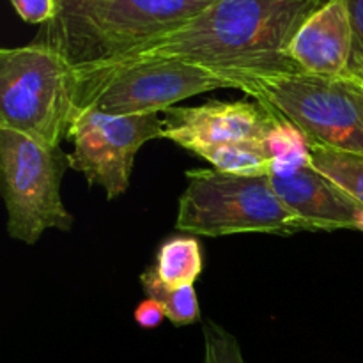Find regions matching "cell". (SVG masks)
I'll return each instance as SVG.
<instances>
[{
    "label": "cell",
    "mask_w": 363,
    "mask_h": 363,
    "mask_svg": "<svg viewBox=\"0 0 363 363\" xmlns=\"http://www.w3.org/2000/svg\"><path fill=\"white\" fill-rule=\"evenodd\" d=\"M77 73L69 57L39 41L0 50V128L60 147L77 113Z\"/></svg>",
    "instance_id": "2"
},
{
    "label": "cell",
    "mask_w": 363,
    "mask_h": 363,
    "mask_svg": "<svg viewBox=\"0 0 363 363\" xmlns=\"http://www.w3.org/2000/svg\"><path fill=\"white\" fill-rule=\"evenodd\" d=\"M177 204V230L190 236L303 233L307 223L277 197L269 177H243L216 169L186 172Z\"/></svg>",
    "instance_id": "4"
},
{
    "label": "cell",
    "mask_w": 363,
    "mask_h": 363,
    "mask_svg": "<svg viewBox=\"0 0 363 363\" xmlns=\"http://www.w3.org/2000/svg\"><path fill=\"white\" fill-rule=\"evenodd\" d=\"M216 0H91L57 48L74 66L119 57L204 13Z\"/></svg>",
    "instance_id": "7"
},
{
    "label": "cell",
    "mask_w": 363,
    "mask_h": 363,
    "mask_svg": "<svg viewBox=\"0 0 363 363\" xmlns=\"http://www.w3.org/2000/svg\"><path fill=\"white\" fill-rule=\"evenodd\" d=\"M204 268L201 241L190 234L172 236L156 250L155 269L158 279L169 287L194 286Z\"/></svg>",
    "instance_id": "12"
},
{
    "label": "cell",
    "mask_w": 363,
    "mask_h": 363,
    "mask_svg": "<svg viewBox=\"0 0 363 363\" xmlns=\"http://www.w3.org/2000/svg\"><path fill=\"white\" fill-rule=\"evenodd\" d=\"M140 286L149 298L158 301L165 311L167 319L176 326L194 325L201 319L197 291L194 286L169 287L158 279L155 266H149L140 275Z\"/></svg>",
    "instance_id": "16"
},
{
    "label": "cell",
    "mask_w": 363,
    "mask_h": 363,
    "mask_svg": "<svg viewBox=\"0 0 363 363\" xmlns=\"http://www.w3.org/2000/svg\"><path fill=\"white\" fill-rule=\"evenodd\" d=\"M162 135L163 119L158 113L113 116L96 108H80L67 131V138L73 142L67 162L89 183L101 186L108 201H113L130 188L138 149Z\"/></svg>",
    "instance_id": "8"
},
{
    "label": "cell",
    "mask_w": 363,
    "mask_h": 363,
    "mask_svg": "<svg viewBox=\"0 0 363 363\" xmlns=\"http://www.w3.org/2000/svg\"><path fill=\"white\" fill-rule=\"evenodd\" d=\"M311 163L363 208V156L308 142Z\"/></svg>",
    "instance_id": "14"
},
{
    "label": "cell",
    "mask_w": 363,
    "mask_h": 363,
    "mask_svg": "<svg viewBox=\"0 0 363 363\" xmlns=\"http://www.w3.org/2000/svg\"><path fill=\"white\" fill-rule=\"evenodd\" d=\"M133 318L140 328L152 330L158 328L163 323V319H167V315L158 301L152 300V298H147V300L140 301V303L137 305V308H135L133 312Z\"/></svg>",
    "instance_id": "20"
},
{
    "label": "cell",
    "mask_w": 363,
    "mask_h": 363,
    "mask_svg": "<svg viewBox=\"0 0 363 363\" xmlns=\"http://www.w3.org/2000/svg\"><path fill=\"white\" fill-rule=\"evenodd\" d=\"M9 2L25 23L45 27L55 21L59 14L57 0H9Z\"/></svg>",
    "instance_id": "19"
},
{
    "label": "cell",
    "mask_w": 363,
    "mask_h": 363,
    "mask_svg": "<svg viewBox=\"0 0 363 363\" xmlns=\"http://www.w3.org/2000/svg\"><path fill=\"white\" fill-rule=\"evenodd\" d=\"M357 230H362L363 233V211L360 213V216H358L357 220Z\"/></svg>",
    "instance_id": "23"
},
{
    "label": "cell",
    "mask_w": 363,
    "mask_h": 363,
    "mask_svg": "<svg viewBox=\"0 0 363 363\" xmlns=\"http://www.w3.org/2000/svg\"><path fill=\"white\" fill-rule=\"evenodd\" d=\"M216 170L233 176L266 177L273 170V160L266 152L262 140L234 142V144L216 145L199 152Z\"/></svg>",
    "instance_id": "13"
},
{
    "label": "cell",
    "mask_w": 363,
    "mask_h": 363,
    "mask_svg": "<svg viewBox=\"0 0 363 363\" xmlns=\"http://www.w3.org/2000/svg\"><path fill=\"white\" fill-rule=\"evenodd\" d=\"M77 110L113 116L167 112L176 103L216 89H238L233 77L186 62H147L121 69L77 67Z\"/></svg>",
    "instance_id": "6"
},
{
    "label": "cell",
    "mask_w": 363,
    "mask_h": 363,
    "mask_svg": "<svg viewBox=\"0 0 363 363\" xmlns=\"http://www.w3.org/2000/svg\"><path fill=\"white\" fill-rule=\"evenodd\" d=\"M89 2L91 0H57L59 14H57L55 21L41 28V32H39L41 35L38 38L39 41L50 43L53 46L59 45L64 35L67 34V30L74 25V21L80 18L82 11L85 9Z\"/></svg>",
    "instance_id": "18"
},
{
    "label": "cell",
    "mask_w": 363,
    "mask_h": 363,
    "mask_svg": "<svg viewBox=\"0 0 363 363\" xmlns=\"http://www.w3.org/2000/svg\"><path fill=\"white\" fill-rule=\"evenodd\" d=\"M67 156L18 131L0 128V174L7 209V233L34 245L50 229L69 233L73 215L60 195Z\"/></svg>",
    "instance_id": "5"
},
{
    "label": "cell",
    "mask_w": 363,
    "mask_h": 363,
    "mask_svg": "<svg viewBox=\"0 0 363 363\" xmlns=\"http://www.w3.org/2000/svg\"><path fill=\"white\" fill-rule=\"evenodd\" d=\"M347 9L353 28V59H357L363 57V0H347Z\"/></svg>",
    "instance_id": "21"
},
{
    "label": "cell",
    "mask_w": 363,
    "mask_h": 363,
    "mask_svg": "<svg viewBox=\"0 0 363 363\" xmlns=\"http://www.w3.org/2000/svg\"><path fill=\"white\" fill-rule=\"evenodd\" d=\"M202 363H247L240 342L233 333L216 323L204 325V358Z\"/></svg>",
    "instance_id": "17"
},
{
    "label": "cell",
    "mask_w": 363,
    "mask_h": 363,
    "mask_svg": "<svg viewBox=\"0 0 363 363\" xmlns=\"http://www.w3.org/2000/svg\"><path fill=\"white\" fill-rule=\"evenodd\" d=\"M266 152L273 160V172H287V170L301 169L311 165L308 152V138L303 131L291 123L286 117L275 112V121L262 138Z\"/></svg>",
    "instance_id": "15"
},
{
    "label": "cell",
    "mask_w": 363,
    "mask_h": 363,
    "mask_svg": "<svg viewBox=\"0 0 363 363\" xmlns=\"http://www.w3.org/2000/svg\"><path fill=\"white\" fill-rule=\"evenodd\" d=\"M268 177L277 197L311 230H357L363 208L312 163Z\"/></svg>",
    "instance_id": "10"
},
{
    "label": "cell",
    "mask_w": 363,
    "mask_h": 363,
    "mask_svg": "<svg viewBox=\"0 0 363 363\" xmlns=\"http://www.w3.org/2000/svg\"><path fill=\"white\" fill-rule=\"evenodd\" d=\"M287 55L301 73L337 77L350 71L353 28L347 0H326L308 14L287 46Z\"/></svg>",
    "instance_id": "11"
},
{
    "label": "cell",
    "mask_w": 363,
    "mask_h": 363,
    "mask_svg": "<svg viewBox=\"0 0 363 363\" xmlns=\"http://www.w3.org/2000/svg\"><path fill=\"white\" fill-rule=\"evenodd\" d=\"M350 73H353L354 77L360 78V80L363 82V57H357V59L351 60Z\"/></svg>",
    "instance_id": "22"
},
{
    "label": "cell",
    "mask_w": 363,
    "mask_h": 363,
    "mask_svg": "<svg viewBox=\"0 0 363 363\" xmlns=\"http://www.w3.org/2000/svg\"><path fill=\"white\" fill-rule=\"evenodd\" d=\"M163 113L162 138L195 156L216 145L262 140L275 121V112L259 101L213 99L199 106H172Z\"/></svg>",
    "instance_id": "9"
},
{
    "label": "cell",
    "mask_w": 363,
    "mask_h": 363,
    "mask_svg": "<svg viewBox=\"0 0 363 363\" xmlns=\"http://www.w3.org/2000/svg\"><path fill=\"white\" fill-rule=\"evenodd\" d=\"M240 91L296 124L308 142L363 156V82L353 73L240 78Z\"/></svg>",
    "instance_id": "3"
},
{
    "label": "cell",
    "mask_w": 363,
    "mask_h": 363,
    "mask_svg": "<svg viewBox=\"0 0 363 363\" xmlns=\"http://www.w3.org/2000/svg\"><path fill=\"white\" fill-rule=\"evenodd\" d=\"M326 0H216L177 30L108 60L78 64L121 69L147 62H186L233 77L296 73L287 46L305 18ZM241 87V84H240Z\"/></svg>",
    "instance_id": "1"
}]
</instances>
